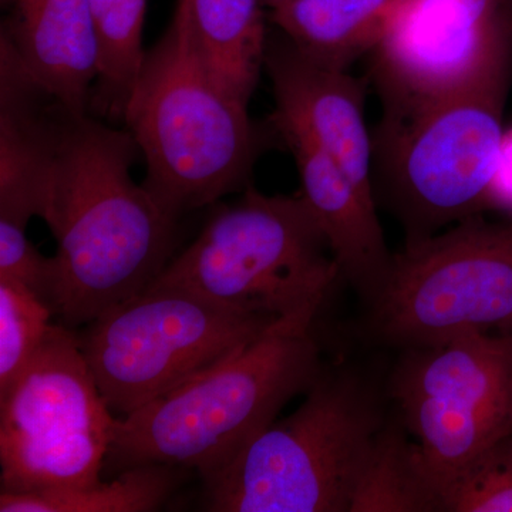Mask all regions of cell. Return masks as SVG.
Wrapping results in <instances>:
<instances>
[{"instance_id": "11", "label": "cell", "mask_w": 512, "mask_h": 512, "mask_svg": "<svg viewBox=\"0 0 512 512\" xmlns=\"http://www.w3.org/2000/svg\"><path fill=\"white\" fill-rule=\"evenodd\" d=\"M383 126L512 62V0H407L372 53Z\"/></svg>"}, {"instance_id": "10", "label": "cell", "mask_w": 512, "mask_h": 512, "mask_svg": "<svg viewBox=\"0 0 512 512\" xmlns=\"http://www.w3.org/2000/svg\"><path fill=\"white\" fill-rule=\"evenodd\" d=\"M392 396L437 488L512 433V333H471L406 350Z\"/></svg>"}, {"instance_id": "1", "label": "cell", "mask_w": 512, "mask_h": 512, "mask_svg": "<svg viewBox=\"0 0 512 512\" xmlns=\"http://www.w3.org/2000/svg\"><path fill=\"white\" fill-rule=\"evenodd\" d=\"M137 151L128 130L57 104L40 218L57 241L52 309L67 328L146 291L170 262L177 220L131 177Z\"/></svg>"}, {"instance_id": "4", "label": "cell", "mask_w": 512, "mask_h": 512, "mask_svg": "<svg viewBox=\"0 0 512 512\" xmlns=\"http://www.w3.org/2000/svg\"><path fill=\"white\" fill-rule=\"evenodd\" d=\"M384 427L375 394L323 367L298 409L204 481L211 512H349Z\"/></svg>"}, {"instance_id": "8", "label": "cell", "mask_w": 512, "mask_h": 512, "mask_svg": "<svg viewBox=\"0 0 512 512\" xmlns=\"http://www.w3.org/2000/svg\"><path fill=\"white\" fill-rule=\"evenodd\" d=\"M367 308L372 335L404 350L512 333V220L476 215L406 242Z\"/></svg>"}, {"instance_id": "17", "label": "cell", "mask_w": 512, "mask_h": 512, "mask_svg": "<svg viewBox=\"0 0 512 512\" xmlns=\"http://www.w3.org/2000/svg\"><path fill=\"white\" fill-rule=\"evenodd\" d=\"M407 0H279L268 18L298 52L323 66L348 69L372 55Z\"/></svg>"}, {"instance_id": "21", "label": "cell", "mask_w": 512, "mask_h": 512, "mask_svg": "<svg viewBox=\"0 0 512 512\" xmlns=\"http://www.w3.org/2000/svg\"><path fill=\"white\" fill-rule=\"evenodd\" d=\"M440 512H512V433L441 478Z\"/></svg>"}, {"instance_id": "2", "label": "cell", "mask_w": 512, "mask_h": 512, "mask_svg": "<svg viewBox=\"0 0 512 512\" xmlns=\"http://www.w3.org/2000/svg\"><path fill=\"white\" fill-rule=\"evenodd\" d=\"M315 323L279 319L237 355L119 417L106 464L119 471L164 464L210 480L318 379Z\"/></svg>"}, {"instance_id": "6", "label": "cell", "mask_w": 512, "mask_h": 512, "mask_svg": "<svg viewBox=\"0 0 512 512\" xmlns=\"http://www.w3.org/2000/svg\"><path fill=\"white\" fill-rule=\"evenodd\" d=\"M511 80L508 62L399 123L377 128L380 187L406 229V242L481 215L490 205Z\"/></svg>"}, {"instance_id": "19", "label": "cell", "mask_w": 512, "mask_h": 512, "mask_svg": "<svg viewBox=\"0 0 512 512\" xmlns=\"http://www.w3.org/2000/svg\"><path fill=\"white\" fill-rule=\"evenodd\" d=\"M177 467L147 464L83 490L0 493V512H150L177 487Z\"/></svg>"}, {"instance_id": "14", "label": "cell", "mask_w": 512, "mask_h": 512, "mask_svg": "<svg viewBox=\"0 0 512 512\" xmlns=\"http://www.w3.org/2000/svg\"><path fill=\"white\" fill-rule=\"evenodd\" d=\"M0 45V222L26 229L45 210L56 143L55 111L2 35Z\"/></svg>"}, {"instance_id": "22", "label": "cell", "mask_w": 512, "mask_h": 512, "mask_svg": "<svg viewBox=\"0 0 512 512\" xmlns=\"http://www.w3.org/2000/svg\"><path fill=\"white\" fill-rule=\"evenodd\" d=\"M55 315L25 285L0 276V393H5L42 348Z\"/></svg>"}, {"instance_id": "20", "label": "cell", "mask_w": 512, "mask_h": 512, "mask_svg": "<svg viewBox=\"0 0 512 512\" xmlns=\"http://www.w3.org/2000/svg\"><path fill=\"white\" fill-rule=\"evenodd\" d=\"M147 0H89L100 49V107L123 117L143 67Z\"/></svg>"}, {"instance_id": "7", "label": "cell", "mask_w": 512, "mask_h": 512, "mask_svg": "<svg viewBox=\"0 0 512 512\" xmlns=\"http://www.w3.org/2000/svg\"><path fill=\"white\" fill-rule=\"evenodd\" d=\"M278 320L148 286L87 323L79 340L107 406L123 417L237 355Z\"/></svg>"}, {"instance_id": "12", "label": "cell", "mask_w": 512, "mask_h": 512, "mask_svg": "<svg viewBox=\"0 0 512 512\" xmlns=\"http://www.w3.org/2000/svg\"><path fill=\"white\" fill-rule=\"evenodd\" d=\"M265 69L274 87V114L305 131L353 183L376 197L365 84L348 69L313 62L285 37L268 39Z\"/></svg>"}, {"instance_id": "13", "label": "cell", "mask_w": 512, "mask_h": 512, "mask_svg": "<svg viewBox=\"0 0 512 512\" xmlns=\"http://www.w3.org/2000/svg\"><path fill=\"white\" fill-rule=\"evenodd\" d=\"M301 178L303 200L328 239L340 274L367 303L380 291L393 255L377 217L376 197L353 183L311 137L291 121L272 116Z\"/></svg>"}, {"instance_id": "24", "label": "cell", "mask_w": 512, "mask_h": 512, "mask_svg": "<svg viewBox=\"0 0 512 512\" xmlns=\"http://www.w3.org/2000/svg\"><path fill=\"white\" fill-rule=\"evenodd\" d=\"M512 208V130L505 131L500 160L491 187L490 205Z\"/></svg>"}, {"instance_id": "15", "label": "cell", "mask_w": 512, "mask_h": 512, "mask_svg": "<svg viewBox=\"0 0 512 512\" xmlns=\"http://www.w3.org/2000/svg\"><path fill=\"white\" fill-rule=\"evenodd\" d=\"M30 79L55 103L86 114L100 49L89 0H18L3 33Z\"/></svg>"}, {"instance_id": "3", "label": "cell", "mask_w": 512, "mask_h": 512, "mask_svg": "<svg viewBox=\"0 0 512 512\" xmlns=\"http://www.w3.org/2000/svg\"><path fill=\"white\" fill-rule=\"evenodd\" d=\"M123 119L146 158L144 185L175 220L244 185L261 146L248 104L205 72L174 25L147 52Z\"/></svg>"}, {"instance_id": "25", "label": "cell", "mask_w": 512, "mask_h": 512, "mask_svg": "<svg viewBox=\"0 0 512 512\" xmlns=\"http://www.w3.org/2000/svg\"><path fill=\"white\" fill-rule=\"evenodd\" d=\"M278 2H279V0H262V3H264L266 10H268L269 8H271V6H274L275 3H278Z\"/></svg>"}, {"instance_id": "16", "label": "cell", "mask_w": 512, "mask_h": 512, "mask_svg": "<svg viewBox=\"0 0 512 512\" xmlns=\"http://www.w3.org/2000/svg\"><path fill=\"white\" fill-rule=\"evenodd\" d=\"M262 0H178L173 25L225 92L248 104L265 67Z\"/></svg>"}, {"instance_id": "9", "label": "cell", "mask_w": 512, "mask_h": 512, "mask_svg": "<svg viewBox=\"0 0 512 512\" xmlns=\"http://www.w3.org/2000/svg\"><path fill=\"white\" fill-rule=\"evenodd\" d=\"M117 423L79 336L53 325L22 375L0 393V493L101 483Z\"/></svg>"}, {"instance_id": "5", "label": "cell", "mask_w": 512, "mask_h": 512, "mask_svg": "<svg viewBox=\"0 0 512 512\" xmlns=\"http://www.w3.org/2000/svg\"><path fill=\"white\" fill-rule=\"evenodd\" d=\"M342 278L328 239L301 194L248 188L215 212L150 286H170L245 313L318 318Z\"/></svg>"}, {"instance_id": "23", "label": "cell", "mask_w": 512, "mask_h": 512, "mask_svg": "<svg viewBox=\"0 0 512 512\" xmlns=\"http://www.w3.org/2000/svg\"><path fill=\"white\" fill-rule=\"evenodd\" d=\"M0 276L25 285L52 308L55 264L26 237V229L0 222ZM53 311V309H52Z\"/></svg>"}, {"instance_id": "18", "label": "cell", "mask_w": 512, "mask_h": 512, "mask_svg": "<svg viewBox=\"0 0 512 512\" xmlns=\"http://www.w3.org/2000/svg\"><path fill=\"white\" fill-rule=\"evenodd\" d=\"M349 512H440L439 493L419 443L384 426Z\"/></svg>"}]
</instances>
